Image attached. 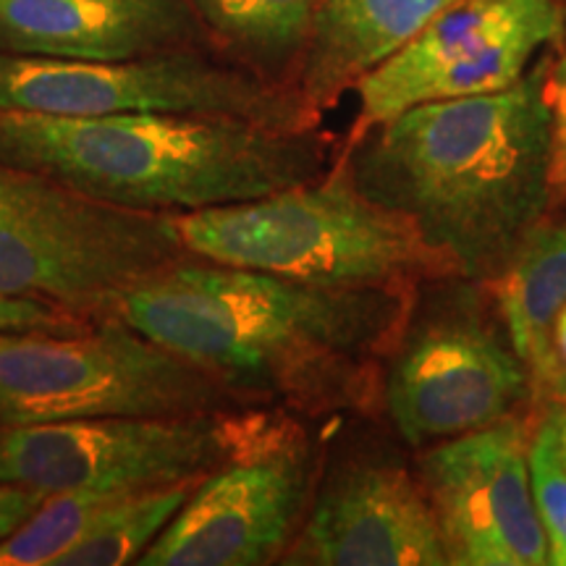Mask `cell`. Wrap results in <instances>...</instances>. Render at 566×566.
<instances>
[{
  "label": "cell",
  "instance_id": "6da1fadb",
  "mask_svg": "<svg viewBox=\"0 0 566 566\" xmlns=\"http://www.w3.org/2000/svg\"><path fill=\"white\" fill-rule=\"evenodd\" d=\"M415 289L313 286L184 254L118 302L116 317L237 399L363 405L399 346Z\"/></svg>",
  "mask_w": 566,
  "mask_h": 566
},
{
  "label": "cell",
  "instance_id": "7a4b0ae2",
  "mask_svg": "<svg viewBox=\"0 0 566 566\" xmlns=\"http://www.w3.org/2000/svg\"><path fill=\"white\" fill-rule=\"evenodd\" d=\"M546 63L512 87L415 105L349 147L338 166L462 279H495L543 223L554 192Z\"/></svg>",
  "mask_w": 566,
  "mask_h": 566
},
{
  "label": "cell",
  "instance_id": "3957f363",
  "mask_svg": "<svg viewBox=\"0 0 566 566\" xmlns=\"http://www.w3.org/2000/svg\"><path fill=\"white\" fill-rule=\"evenodd\" d=\"M325 163L313 129L247 118L0 111V166L129 210L184 216L258 200L321 179Z\"/></svg>",
  "mask_w": 566,
  "mask_h": 566
},
{
  "label": "cell",
  "instance_id": "277c9868",
  "mask_svg": "<svg viewBox=\"0 0 566 566\" xmlns=\"http://www.w3.org/2000/svg\"><path fill=\"white\" fill-rule=\"evenodd\" d=\"M176 231L195 258L313 286L415 289L462 279L449 254L359 192L342 166L258 200L184 212Z\"/></svg>",
  "mask_w": 566,
  "mask_h": 566
},
{
  "label": "cell",
  "instance_id": "5b68a950",
  "mask_svg": "<svg viewBox=\"0 0 566 566\" xmlns=\"http://www.w3.org/2000/svg\"><path fill=\"white\" fill-rule=\"evenodd\" d=\"M184 254L176 216L118 208L0 166V294L95 323Z\"/></svg>",
  "mask_w": 566,
  "mask_h": 566
},
{
  "label": "cell",
  "instance_id": "8992f818",
  "mask_svg": "<svg viewBox=\"0 0 566 566\" xmlns=\"http://www.w3.org/2000/svg\"><path fill=\"white\" fill-rule=\"evenodd\" d=\"M237 396L111 315L87 328L0 331V430L111 415H195Z\"/></svg>",
  "mask_w": 566,
  "mask_h": 566
},
{
  "label": "cell",
  "instance_id": "52a82bcc",
  "mask_svg": "<svg viewBox=\"0 0 566 566\" xmlns=\"http://www.w3.org/2000/svg\"><path fill=\"white\" fill-rule=\"evenodd\" d=\"M281 422L260 412L111 415L0 430V480L42 495L153 491L200 480Z\"/></svg>",
  "mask_w": 566,
  "mask_h": 566
},
{
  "label": "cell",
  "instance_id": "ba28073f",
  "mask_svg": "<svg viewBox=\"0 0 566 566\" xmlns=\"http://www.w3.org/2000/svg\"><path fill=\"white\" fill-rule=\"evenodd\" d=\"M0 111L95 118L126 113L231 116L313 129L302 95L263 74L226 66L195 48L126 61H66L0 53Z\"/></svg>",
  "mask_w": 566,
  "mask_h": 566
},
{
  "label": "cell",
  "instance_id": "9c48e42d",
  "mask_svg": "<svg viewBox=\"0 0 566 566\" xmlns=\"http://www.w3.org/2000/svg\"><path fill=\"white\" fill-rule=\"evenodd\" d=\"M562 24L556 0H459L449 6L357 82L359 116L349 147L415 105L512 87L525 76L533 55L558 38Z\"/></svg>",
  "mask_w": 566,
  "mask_h": 566
},
{
  "label": "cell",
  "instance_id": "30bf717a",
  "mask_svg": "<svg viewBox=\"0 0 566 566\" xmlns=\"http://www.w3.org/2000/svg\"><path fill=\"white\" fill-rule=\"evenodd\" d=\"M313 449L294 428L275 430L205 475L139 566H254L286 548L307 506Z\"/></svg>",
  "mask_w": 566,
  "mask_h": 566
},
{
  "label": "cell",
  "instance_id": "8fae6325",
  "mask_svg": "<svg viewBox=\"0 0 566 566\" xmlns=\"http://www.w3.org/2000/svg\"><path fill=\"white\" fill-rule=\"evenodd\" d=\"M525 424L514 417L449 438L422 457L420 480L451 564L543 566L548 546L530 488Z\"/></svg>",
  "mask_w": 566,
  "mask_h": 566
},
{
  "label": "cell",
  "instance_id": "7c38bea8",
  "mask_svg": "<svg viewBox=\"0 0 566 566\" xmlns=\"http://www.w3.org/2000/svg\"><path fill=\"white\" fill-rule=\"evenodd\" d=\"M530 370L491 331L457 321L407 346L386 386L391 420L412 446H430L504 420L525 399Z\"/></svg>",
  "mask_w": 566,
  "mask_h": 566
},
{
  "label": "cell",
  "instance_id": "4fadbf2b",
  "mask_svg": "<svg viewBox=\"0 0 566 566\" xmlns=\"http://www.w3.org/2000/svg\"><path fill=\"white\" fill-rule=\"evenodd\" d=\"M289 564L446 566L441 525L422 480L380 462L331 475L317 495Z\"/></svg>",
  "mask_w": 566,
  "mask_h": 566
},
{
  "label": "cell",
  "instance_id": "5bb4252c",
  "mask_svg": "<svg viewBox=\"0 0 566 566\" xmlns=\"http://www.w3.org/2000/svg\"><path fill=\"white\" fill-rule=\"evenodd\" d=\"M189 0H0V53L126 61L195 48Z\"/></svg>",
  "mask_w": 566,
  "mask_h": 566
},
{
  "label": "cell",
  "instance_id": "9a60e30c",
  "mask_svg": "<svg viewBox=\"0 0 566 566\" xmlns=\"http://www.w3.org/2000/svg\"><path fill=\"white\" fill-rule=\"evenodd\" d=\"M459 0H317L300 95L310 111L391 59Z\"/></svg>",
  "mask_w": 566,
  "mask_h": 566
},
{
  "label": "cell",
  "instance_id": "2e32d148",
  "mask_svg": "<svg viewBox=\"0 0 566 566\" xmlns=\"http://www.w3.org/2000/svg\"><path fill=\"white\" fill-rule=\"evenodd\" d=\"M493 281L512 349L530 378L564 391L551 331L566 304V221L537 226Z\"/></svg>",
  "mask_w": 566,
  "mask_h": 566
},
{
  "label": "cell",
  "instance_id": "e0dca14e",
  "mask_svg": "<svg viewBox=\"0 0 566 566\" xmlns=\"http://www.w3.org/2000/svg\"><path fill=\"white\" fill-rule=\"evenodd\" d=\"M205 30L258 71L304 53L317 0H189Z\"/></svg>",
  "mask_w": 566,
  "mask_h": 566
},
{
  "label": "cell",
  "instance_id": "ac0fdd59",
  "mask_svg": "<svg viewBox=\"0 0 566 566\" xmlns=\"http://www.w3.org/2000/svg\"><path fill=\"white\" fill-rule=\"evenodd\" d=\"M200 480L118 495L53 566L137 564L168 522L179 514Z\"/></svg>",
  "mask_w": 566,
  "mask_h": 566
},
{
  "label": "cell",
  "instance_id": "d6986e66",
  "mask_svg": "<svg viewBox=\"0 0 566 566\" xmlns=\"http://www.w3.org/2000/svg\"><path fill=\"white\" fill-rule=\"evenodd\" d=\"M118 495L124 493L66 491L45 495L24 525L0 541V566H53Z\"/></svg>",
  "mask_w": 566,
  "mask_h": 566
},
{
  "label": "cell",
  "instance_id": "ffe728a7",
  "mask_svg": "<svg viewBox=\"0 0 566 566\" xmlns=\"http://www.w3.org/2000/svg\"><path fill=\"white\" fill-rule=\"evenodd\" d=\"M530 488L548 546V564L566 566V467L558 459L554 428L546 420L527 449Z\"/></svg>",
  "mask_w": 566,
  "mask_h": 566
},
{
  "label": "cell",
  "instance_id": "44dd1931",
  "mask_svg": "<svg viewBox=\"0 0 566 566\" xmlns=\"http://www.w3.org/2000/svg\"><path fill=\"white\" fill-rule=\"evenodd\" d=\"M90 321L55 307V304L27 300V296L0 294V331H51V334H66V331L87 328Z\"/></svg>",
  "mask_w": 566,
  "mask_h": 566
},
{
  "label": "cell",
  "instance_id": "7402d4cb",
  "mask_svg": "<svg viewBox=\"0 0 566 566\" xmlns=\"http://www.w3.org/2000/svg\"><path fill=\"white\" fill-rule=\"evenodd\" d=\"M543 95L554 116V192L562 200L566 197V48L546 66Z\"/></svg>",
  "mask_w": 566,
  "mask_h": 566
},
{
  "label": "cell",
  "instance_id": "603a6c76",
  "mask_svg": "<svg viewBox=\"0 0 566 566\" xmlns=\"http://www.w3.org/2000/svg\"><path fill=\"white\" fill-rule=\"evenodd\" d=\"M42 499H45V495L38 491L0 480V541H6L13 530L24 525V522L38 512Z\"/></svg>",
  "mask_w": 566,
  "mask_h": 566
},
{
  "label": "cell",
  "instance_id": "cb8c5ba5",
  "mask_svg": "<svg viewBox=\"0 0 566 566\" xmlns=\"http://www.w3.org/2000/svg\"><path fill=\"white\" fill-rule=\"evenodd\" d=\"M551 344H554V357L558 365V373L564 378V391H566V304L558 310L556 321H554V331H551Z\"/></svg>",
  "mask_w": 566,
  "mask_h": 566
},
{
  "label": "cell",
  "instance_id": "d4e9b609",
  "mask_svg": "<svg viewBox=\"0 0 566 566\" xmlns=\"http://www.w3.org/2000/svg\"><path fill=\"white\" fill-rule=\"evenodd\" d=\"M551 428H554V441H556V451H558V459H562L564 467H566V407L558 409L548 417Z\"/></svg>",
  "mask_w": 566,
  "mask_h": 566
}]
</instances>
